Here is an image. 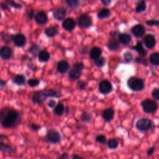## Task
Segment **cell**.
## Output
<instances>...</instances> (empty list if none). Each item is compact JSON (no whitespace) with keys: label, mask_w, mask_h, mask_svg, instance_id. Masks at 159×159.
<instances>
[{"label":"cell","mask_w":159,"mask_h":159,"mask_svg":"<svg viewBox=\"0 0 159 159\" xmlns=\"http://www.w3.org/2000/svg\"><path fill=\"white\" fill-rule=\"evenodd\" d=\"M96 141L99 143L101 144H105L107 142V139L106 137L103 134H100L96 136Z\"/></svg>","instance_id":"obj_37"},{"label":"cell","mask_w":159,"mask_h":159,"mask_svg":"<svg viewBox=\"0 0 159 159\" xmlns=\"http://www.w3.org/2000/svg\"><path fill=\"white\" fill-rule=\"evenodd\" d=\"M152 121L148 118H141L139 119L136 124L135 127L141 132H145L150 129L152 127Z\"/></svg>","instance_id":"obj_4"},{"label":"cell","mask_w":159,"mask_h":159,"mask_svg":"<svg viewBox=\"0 0 159 159\" xmlns=\"http://www.w3.org/2000/svg\"><path fill=\"white\" fill-rule=\"evenodd\" d=\"M12 40L17 47H22L26 42V38L22 34H17L12 37Z\"/></svg>","instance_id":"obj_8"},{"label":"cell","mask_w":159,"mask_h":159,"mask_svg":"<svg viewBox=\"0 0 159 159\" xmlns=\"http://www.w3.org/2000/svg\"><path fill=\"white\" fill-rule=\"evenodd\" d=\"M73 67L74 68L81 71L84 69V66L82 62H76L73 65Z\"/></svg>","instance_id":"obj_43"},{"label":"cell","mask_w":159,"mask_h":159,"mask_svg":"<svg viewBox=\"0 0 159 159\" xmlns=\"http://www.w3.org/2000/svg\"><path fill=\"white\" fill-rule=\"evenodd\" d=\"M81 75V71H79L75 68H73L68 72V76L71 80H78Z\"/></svg>","instance_id":"obj_22"},{"label":"cell","mask_w":159,"mask_h":159,"mask_svg":"<svg viewBox=\"0 0 159 159\" xmlns=\"http://www.w3.org/2000/svg\"><path fill=\"white\" fill-rule=\"evenodd\" d=\"M124 60L126 62L129 63V62H130L132 59H133V55L132 54L129 52H125L124 54Z\"/></svg>","instance_id":"obj_40"},{"label":"cell","mask_w":159,"mask_h":159,"mask_svg":"<svg viewBox=\"0 0 159 159\" xmlns=\"http://www.w3.org/2000/svg\"><path fill=\"white\" fill-rule=\"evenodd\" d=\"M65 111V106L61 102H58L55 106L53 109V113L58 116H61L63 114L64 112Z\"/></svg>","instance_id":"obj_21"},{"label":"cell","mask_w":159,"mask_h":159,"mask_svg":"<svg viewBox=\"0 0 159 159\" xmlns=\"http://www.w3.org/2000/svg\"><path fill=\"white\" fill-rule=\"evenodd\" d=\"M43 91L46 96L47 98H60L61 97L62 94L60 91H57L54 89H50V88H47V89H43Z\"/></svg>","instance_id":"obj_13"},{"label":"cell","mask_w":159,"mask_h":159,"mask_svg":"<svg viewBox=\"0 0 159 159\" xmlns=\"http://www.w3.org/2000/svg\"><path fill=\"white\" fill-rule=\"evenodd\" d=\"M27 83L29 84V86H30L32 88H34V87L37 86L40 84V81L37 78H31V79H29L27 81Z\"/></svg>","instance_id":"obj_35"},{"label":"cell","mask_w":159,"mask_h":159,"mask_svg":"<svg viewBox=\"0 0 159 159\" xmlns=\"http://www.w3.org/2000/svg\"><path fill=\"white\" fill-rule=\"evenodd\" d=\"M108 47L111 50H117L119 47L118 41L116 39H111L108 43Z\"/></svg>","instance_id":"obj_30"},{"label":"cell","mask_w":159,"mask_h":159,"mask_svg":"<svg viewBox=\"0 0 159 159\" xmlns=\"http://www.w3.org/2000/svg\"><path fill=\"white\" fill-rule=\"evenodd\" d=\"M146 2L144 0L140 1L136 6V11L137 12H141L142 11H144L146 9Z\"/></svg>","instance_id":"obj_32"},{"label":"cell","mask_w":159,"mask_h":159,"mask_svg":"<svg viewBox=\"0 0 159 159\" xmlns=\"http://www.w3.org/2000/svg\"><path fill=\"white\" fill-rule=\"evenodd\" d=\"M68 5L71 8H76L79 6V0H66Z\"/></svg>","instance_id":"obj_38"},{"label":"cell","mask_w":159,"mask_h":159,"mask_svg":"<svg viewBox=\"0 0 159 159\" xmlns=\"http://www.w3.org/2000/svg\"><path fill=\"white\" fill-rule=\"evenodd\" d=\"M132 48H133L134 49H135V50L140 54V55L142 56V57H145V56H146V55H147V51L143 48V45H142V43H141L140 41H138V42H137L136 45L134 46V47H133Z\"/></svg>","instance_id":"obj_23"},{"label":"cell","mask_w":159,"mask_h":159,"mask_svg":"<svg viewBox=\"0 0 159 159\" xmlns=\"http://www.w3.org/2000/svg\"><path fill=\"white\" fill-rule=\"evenodd\" d=\"M72 159H85L84 158H83L82 157L77 155V154H75L73 155L72 157Z\"/></svg>","instance_id":"obj_54"},{"label":"cell","mask_w":159,"mask_h":159,"mask_svg":"<svg viewBox=\"0 0 159 159\" xmlns=\"http://www.w3.org/2000/svg\"><path fill=\"white\" fill-rule=\"evenodd\" d=\"M78 24L80 27L87 28L91 24V19L87 14H82L78 19Z\"/></svg>","instance_id":"obj_9"},{"label":"cell","mask_w":159,"mask_h":159,"mask_svg":"<svg viewBox=\"0 0 159 159\" xmlns=\"http://www.w3.org/2000/svg\"><path fill=\"white\" fill-rule=\"evenodd\" d=\"M111 14V12L107 9H102L98 14V16L100 19H104L108 17Z\"/></svg>","instance_id":"obj_33"},{"label":"cell","mask_w":159,"mask_h":159,"mask_svg":"<svg viewBox=\"0 0 159 159\" xmlns=\"http://www.w3.org/2000/svg\"><path fill=\"white\" fill-rule=\"evenodd\" d=\"M106 143H107L108 148L111 150L116 149L119 146V141L115 138L110 139Z\"/></svg>","instance_id":"obj_28"},{"label":"cell","mask_w":159,"mask_h":159,"mask_svg":"<svg viewBox=\"0 0 159 159\" xmlns=\"http://www.w3.org/2000/svg\"><path fill=\"white\" fill-rule=\"evenodd\" d=\"M35 19L37 24H45L47 21V16L45 12L43 11L38 12L35 16Z\"/></svg>","instance_id":"obj_18"},{"label":"cell","mask_w":159,"mask_h":159,"mask_svg":"<svg viewBox=\"0 0 159 159\" xmlns=\"http://www.w3.org/2000/svg\"><path fill=\"white\" fill-rule=\"evenodd\" d=\"M146 24L148 25H158L159 24V22L157 20H148L146 22Z\"/></svg>","instance_id":"obj_45"},{"label":"cell","mask_w":159,"mask_h":159,"mask_svg":"<svg viewBox=\"0 0 159 159\" xmlns=\"http://www.w3.org/2000/svg\"><path fill=\"white\" fill-rule=\"evenodd\" d=\"M94 63L98 67H102L105 64V59L100 56L99 57L94 59Z\"/></svg>","instance_id":"obj_34"},{"label":"cell","mask_w":159,"mask_h":159,"mask_svg":"<svg viewBox=\"0 0 159 159\" xmlns=\"http://www.w3.org/2000/svg\"><path fill=\"white\" fill-rule=\"evenodd\" d=\"M70 68V65L66 60H61L57 64V70L61 74H65L68 72Z\"/></svg>","instance_id":"obj_14"},{"label":"cell","mask_w":159,"mask_h":159,"mask_svg":"<svg viewBox=\"0 0 159 159\" xmlns=\"http://www.w3.org/2000/svg\"><path fill=\"white\" fill-rule=\"evenodd\" d=\"M0 6H1V7L3 10H6V9H8V7H7V4H5V3H3V2H1V3L0 4Z\"/></svg>","instance_id":"obj_53"},{"label":"cell","mask_w":159,"mask_h":159,"mask_svg":"<svg viewBox=\"0 0 159 159\" xmlns=\"http://www.w3.org/2000/svg\"><path fill=\"white\" fill-rule=\"evenodd\" d=\"M7 136L5 134H0V141H3L4 142L5 139H7Z\"/></svg>","instance_id":"obj_52"},{"label":"cell","mask_w":159,"mask_h":159,"mask_svg":"<svg viewBox=\"0 0 159 159\" xmlns=\"http://www.w3.org/2000/svg\"><path fill=\"white\" fill-rule=\"evenodd\" d=\"M21 123V117L18 111L11 106L0 109V125L5 129H14Z\"/></svg>","instance_id":"obj_1"},{"label":"cell","mask_w":159,"mask_h":159,"mask_svg":"<svg viewBox=\"0 0 159 159\" xmlns=\"http://www.w3.org/2000/svg\"><path fill=\"white\" fill-rule=\"evenodd\" d=\"M144 43L148 48H152L156 43L155 38L152 34H147L144 38Z\"/></svg>","instance_id":"obj_16"},{"label":"cell","mask_w":159,"mask_h":159,"mask_svg":"<svg viewBox=\"0 0 159 159\" xmlns=\"http://www.w3.org/2000/svg\"><path fill=\"white\" fill-rule=\"evenodd\" d=\"M12 80L14 83L18 86H24L27 83L25 76L22 74H18L16 75Z\"/></svg>","instance_id":"obj_19"},{"label":"cell","mask_w":159,"mask_h":159,"mask_svg":"<svg viewBox=\"0 0 159 159\" xmlns=\"http://www.w3.org/2000/svg\"><path fill=\"white\" fill-rule=\"evenodd\" d=\"M45 33L48 37H54L58 34V29L55 26H50L45 30Z\"/></svg>","instance_id":"obj_27"},{"label":"cell","mask_w":159,"mask_h":159,"mask_svg":"<svg viewBox=\"0 0 159 159\" xmlns=\"http://www.w3.org/2000/svg\"><path fill=\"white\" fill-rule=\"evenodd\" d=\"M47 106L50 108H53L56 106V101L53 99H50L47 102Z\"/></svg>","instance_id":"obj_46"},{"label":"cell","mask_w":159,"mask_h":159,"mask_svg":"<svg viewBox=\"0 0 159 159\" xmlns=\"http://www.w3.org/2000/svg\"><path fill=\"white\" fill-rule=\"evenodd\" d=\"M155 150V146H154V145L152 146V147H151L150 148H149L148 149V150H147V155H148V156L152 155L154 153Z\"/></svg>","instance_id":"obj_47"},{"label":"cell","mask_w":159,"mask_h":159,"mask_svg":"<svg viewBox=\"0 0 159 159\" xmlns=\"http://www.w3.org/2000/svg\"><path fill=\"white\" fill-rule=\"evenodd\" d=\"M1 12H0V19H1Z\"/></svg>","instance_id":"obj_56"},{"label":"cell","mask_w":159,"mask_h":159,"mask_svg":"<svg viewBox=\"0 0 159 159\" xmlns=\"http://www.w3.org/2000/svg\"><path fill=\"white\" fill-rule=\"evenodd\" d=\"M118 38H119V42L124 45H127L128 43H130L131 40V37L128 34H126V33L120 34Z\"/></svg>","instance_id":"obj_25"},{"label":"cell","mask_w":159,"mask_h":159,"mask_svg":"<svg viewBox=\"0 0 159 159\" xmlns=\"http://www.w3.org/2000/svg\"><path fill=\"white\" fill-rule=\"evenodd\" d=\"M128 87L133 91H141L145 88V83L142 79L136 77H130L127 82Z\"/></svg>","instance_id":"obj_2"},{"label":"cell","mask_w":159,"mask_h":159,"mask_svg":"<svg viewBox=\"0 0 159 159\" xmlns=\"http://www.w3.org/2000/svg\"><path fill=\"white\" fill-rule=\"evenodd\" d=\"M135 61H136V62L138 63H141V64L147 65L146 60H145V59H142V58H137L135 59Z\"/></svg>","instance_id":"obj_49"},{"label":"cell","mask_w":159,"mask_h":159,"mask_svg":"<svg viewBox=\"0 0 159 159\" xmlns=\"http://www.w3.org/2000/svg\"><path fill=\"white\" fill-rule=\"evenodd\" d=\"M101 2L103 5L109 6L111 2V0H101Z\"/></svg>","instance_id":"obj_51"},{"label":"cell","mask_w":159,"mask_h":159,"mask_svg":"<svg viewBox=\"0 0 159 159\" xmlns=\"http://www.w3.org/2000/svg\"><path fill=\"white\" fill-rule=\"evenodd\" d=\"M66 14V9L63 7H60L59 9H58L57 11L54 12L53 16L57 20H61L65 19Z\"/></svg>","instance_id":"obj_20"},{"label":"cell","mask_w":159,"mask_h":159,"mask_svg":"<svg viewBox=\"0 0 159 159\" xmlns=\"http://www.w3.org/2000/svg\"><path fill=\"white\" fill-rule=\"evenodd\" d=\"M39 60L40 61L45 62L50 58V53L46 50H42L39 52Z\"/></svg>","instance_id":"obj_26"},{"label":"cell","mask_w":159,"mask_h":159,"mask_svg":"<svg viewBox=\"0 0 159 159\" xmlns=\"http://www.w3.org/2000/svg\"><path fill=\"white\" fill-rule=\"evenodd\" d=\"M99 91L102 94H107L110 93L112 90V86L111 83L106 79H104L99 84L98 86Z\"/></svg>","instance_id":"obj_6"},{"label":"cell","mask_w":159,"mask_h":159,"mask_svg":"<svg viewBox=\"0 0 159 159\" xmlns=\"http://www.w3.org/2000/svg\"><path fill=\"white\" fill-rule=\"evenodd\" d=\"M152 96L156 100L159 99V89L158 88H155L152 91Z\"/></svg>","instance_id":"obj_41"},{"label":"cell","mask_w":159,"mask_h":159,"mask_svg":"<svg viewBox=\"0 0 159 159\" xmlns=\"http://www.w3.org/2000/svg\"><path fill=\"white\" fill-rule=\"evenodd\" d=\"M39 50H40V47L38 45H34L30 47V48L29 49V52L33 55L35 56L39 53Z\"/></svg>","instance_id":"obj_36"},{"label":"cell","mask_w":159,"mask_h":159,"mask_svg":"<svg viewBox=\"0 0 159 159\" xmlns=\"http://www.w3.org/2000/svg\"><path fill=\"white\" fill-rule=\"evenodd\" d=\"M80 120L83 122H90L91 119H92V115L90 112H83L82 114H81L80 117Z\"/></svg>","instance_id":"obj_29"},{"label":"cell","mask_w":159,"mask_h":159,"mask_svg":"<svg viewBox=\"0 0 159 159\" xmlns=\"http://www.w3.org/2000/svg\"><path fill=\"white\" fill-rule=\"evenodd\" d=\"M47 97L45 95L43 90L42 91H37L34 92L32 98V101L34 104H41L42 102H43L46 99Z\"/></svg>","instance_id":"obj_7"},{"label":"cell","mask_w":159,"mask_h":159,"mask_svg":"<svg viewBox=\"0 0 159 159\" xmlns=\"http://www.w3.org/2000/svg\"><path fill=\"white\" fill-rule=\"evenodd\" d=\"M57 159H70V157L68 153H63Z\"/></svg>","instance_id":"obj_48"},{"label":"cell","mask_w":159,"mask_h":159,"mask_svg":"<svg viewBox=\"0 0 159 159\" xmlns=\"http://www.w3.org/2000/svg\"><path fill=\"white\" fill-rule=\"evenodd\" d=\"M102 53V50L98 47H93L90 51V57L92 59H96L101 56Z\"/></svg>","instance_id":"obj_24"},{"label":"cell","mask_w":159,"mask_h":159,"mask_svg":"<svg viewBox=\"0 0 159 159\" xmlns=\"http://www.w3.org/2000/svg\"><path fill=\"white\" fill-rule=\"evenodd\" d=\"M102 117L105 121L110 122L114 119V109L111 107H109L104 109L102 113Z\"/></svg>","instance_id":"obj_12"},{"label":"cell","mask_w":159,"mask_h":159,"mask_svg":"<svg viewBox=\"0 0 159 159\" xmlns=\"http://www.w3.org/2000/svg\"><path fill=\"white\" fill-rule=\"evenodd\" d=\"M145 32L144 27L140 24H137L132 28V34L137 37H142L145 34Z\"/></svg>","instance_id":"obj_17"},{"label":"cell","mask_w":159,"mask_h":159,"mask_svg":"<svg viewBox=\"0 0 159 159\" xmlns=\"http://www.w3.org/2000/svg\"><path fill=\"white\" fill-rule=\"evenodd\" d=\"M87 86V82L84 80H80L76 84V87L80 90L84 89Z\"/></svg>","instance_id":"obj_39"},{"label":"cell","mask_w":159,"mask_h":159,"mask_svg":"<svg viewBox=\"0 0 159 159\" xmlns=\"http://www.w3.org/2000/svg\"><path fill=\"white\" fill-rule=\"evenodd\" d=\"M7 82L2 80H0V88H3L6 86Z\"/></svg>","instance_id":"obj_50"},{"label":"cell","mask_w":159,"mask_h":159,"mask_svg":"<svg viewBox=\"0 0 159 159\" xmlns=\"http://www.w3.org/2000/svg\"><path fill=\"white\" fill-rule=\"evenodd\" d=\"M62 26L65 30L71 31L75 27L76 22L72 18H67L63 22Z\"/></svg>","instance_id":"obj_15"},{"label":"cell","mask_w":159,"mask_h":159,"mask_svg":"<svg viewBox=\"0 0 159 159\" xmlns=\"http://www.w3.org/2000/svg\"><path fill=\"white\" fill-rule=\"evenodd\" d=\"M0 151L4 153L12 154L16 152V148L3 141H0Z\"/></svg>","instance_id":"obj_11"},{"label":"cell","mask_w":159,"mask_h":159,"mask_svg":"<svg viewBox=\"0 0 159 159\" xmlns=\"http://www.w3.org/2000/svg\"><path fill=\"white\" fill-rule=\"evenodd\" d=\"M12 56V50L7 46H2L0 48V57L4 60H7Z\"/></svg>","instance_id":"obj_10"},{"label":"cell","mask_w":159,"mask_h":159,"mask_svg":"<svg viewBox=\"0 0 159 159\" xmlns=\"http://www.w3.org/2000/svg\"><path fill=\"white\" fill-rule=\"evenodd\" d=\"M29 17L30 18V19H32V17H33V16H34V11H31L29 13Z\"/></svg>","instance_id":"obj_55"},{"label":"cell","mask_w":159,"mask_h":159,"mask_svg":"<svg viewBox=\"0 0 159 159\" xmlns=\"http://www.w3.org/2000/svg\"><path fill=\"white\" fill-rule=\"evenodd\" d=\"M30 128L33 131H35V132H37L38 131L39 129H40L41 128V126L39 125H37L36 124H34V123H32L30 125Z\"/></svg>","instance_id":"obj_44"},{"label":"cell","mask_w":159,"mask_h":159,"mask_svg":"<svg viewBox=\"0 0 159 159\" xmlns=\"http://www.w3.org/2000/svg\"><path fill=\"white\" fill-rule=\"evenodd\" d=\"M7 3H8L10 6H12L14 8H16V9H20L22 7V6L19 4H17L16 3V2H14L13 0H6Z\"/></svg>","instance_id":"obj_42"},{"label":"cell","mask_w":159,"mask_h":159,"mask_svg":"<svg viewBox=\"0 0 159 159\" xmlns=\"http://www.w3.org/2000/svg\"><path fill=\"white\" fill-rule=\"evenodd\" d=\"M150 62L155 66L159 65V53L158 52L153 53L150 57Z\"/></svg>","instance_id":"obj_31"},{"label":"cell","mask_w":159,"mask_h":159,"mask_svg":"<svg viewBox=\"0 0 159 159\" xmlns=\"http://www.w3.org/2000/svg\"><path fill=\"white\" fill-rule=\"evenodd\" d=\"M46 140L50 143L56 144L61 140V135L58 130L52 129L48 130L46 134Z\"/></svg>","instance_id":"obj_5"},{"label":"cell","mask_w":159,"mask_h":159,"mask_svg":"<svg viewBox=\"0 0 159 159\" xmlns=\"http://www.w3.org/2000/svg\"><path fill=\"white\" fill-rule=\"evenodd\" d=\"M141 106L144 112L152 114L158 109L157 102L150 99H146L142 101Z\"/></svg>","instance_id":"obj_3"}]
</instances>
